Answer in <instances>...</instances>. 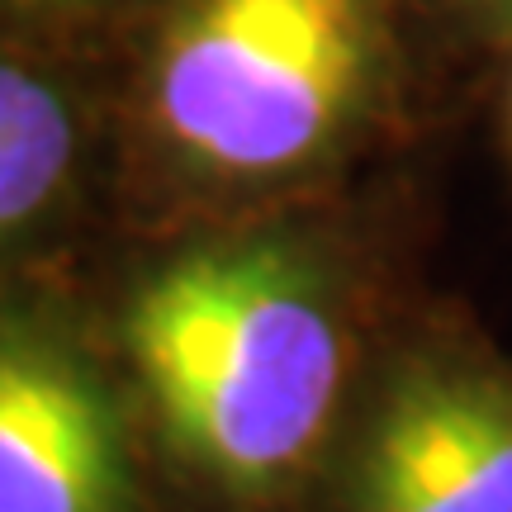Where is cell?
Returning <instances> with one entry per match:
<instances>
[{
	"mask_svg": "<svg viewBox=\"0 0 512 512\" xmlns=\"http://www.w3.org/2000/svg\"><path fill=\"white\" fill-rule=\"evenodd\" d=\"M351 512H512V375L413 361L356 451Z\"/></svg>",
	"mask_w": 512,
	"mask_h": 512,
	"instance_id": "obj_3",
	"label": "cell"
},
{
	"mask_svg": "<svg viewBox=\"0 0 512 512\" xmlns=\"http://www.w3.org/2000/svg\"><path fill=\"white\" fill-rule=\"evenodd\" d=\"M128 351L176 451L233 494H271L328 437L351 337L309 252L233 242L147 275Z\"/></svg>",
	"mask_w": 512,
	"mask_h": 512,
	"instance_id": "obj_1",
	"label": "cell"
},
{
	"mask_svg": "<svg viewBox=\"0 0 512 512\" xmlns=\"http://www.w3.org/2000/svg\"><path fill=\"white\" fill-rule=\"evenodd\" d=\"M0 512H133L119 418L76 356L0 328Z\"/></svg>",
	"mask_w": 512,
	"mask_h": 512,
	"instance_id": "obj_4",
	"label": "cell"
},
{
	"mask_svg": "<svg viewBox=\"0 0 512 512\" xmlns=\"http://www.w3.org/2000/svg\"><path fill=\"white\" fill-rule=\"evenodd\" d=\"M76 162V114L29 62L0 53V242L57 200Z\"/></svg>",
	"mask_w": 512,
	"mask_h": 512,
	"instance_id": "obj_5",
	"label": "cell"
},
{
	"mask_svg": "<svg viewBox=\"0 0 512 512\" xmlns=\"http://www.w3.org/2000/svg\"><path fill=\"white\" fill-rule=\"evenodd\" d=\"M384 67L375 0H185L152 67V119L190 166L266 181L318 162Z\"/></svg>",
	"mask_w": 512,
	"mask_h": 512,
	"instance_id": "obj_2",
	"label": "cell"
},
{
	"mask_svg": "<svg viewBox=\"0 0 512 512\" xmlns=\"http://www.w3.org/2000/svg\"><path fill=\"white\" fill-rule=\"evenodd\" d=\"M465 5H475V10H484V15L498 19V24H512V0H465Z\"/></svg>",
	"mask_w": 512,
	"mask_h": 512,
	"instance_id": "obj_6",
	"label": "cell"
}]
</instances>
